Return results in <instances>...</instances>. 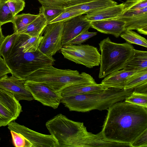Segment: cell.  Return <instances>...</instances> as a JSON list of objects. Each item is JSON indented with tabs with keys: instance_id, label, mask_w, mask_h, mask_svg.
Listing matches in <instances>:
<instances>
[{
	"instance_id": "6da1fadb",
	"label": "cell",
	"mask_w": 147,
	"mask_h": 147,
	"mask_svg": "<svg viewBox=\"0 0 147 147\" xmlns=\"http://www.w3.org/2000/svg\"><path fill=\"white\" fill-rule=\"evenodd\" d=\"M107 110L101 131L107 140L129 146L147 129V108L124 101Z\"/></svg>"
},
{
	"instance_id": "d590c367",
	"label": "cell",
	"mask_w": 147,
	"mask_h": 147,
	"mask_svg": "<svg viewBox=\"0 0 147 147\" xmlns=\"http://www.w3.org/2000/svg\"><path fill=\"white\" fill-rule=\"evenodd\" d=\"M133 92L140 94H147V82L141 84L135 88Z\"/></svg>"
},
{
	"instance_id": "8992f818",
	"label": "cell",
	"mask_w": 147,
	"mask_h": 147,
	"mask_svg": "<svg viewBox=\"0 0 147 147\" xmlns=\"http://www.w3.org/2000/svg\"><path fill=\"white\" fill-rule=\"evenodd\" d=\"M99 45L101 53L100 78L123 69L134 55L132 45L127 42H112L108 37L100 41Z\"/></svg>"
},
{
	"instance_id": "5b68a950",
	"label": "cell",
	"mask_w": 147,
	"mask_h": 147,
	"mask_svg": "<svg viewBox=\"0 0 147 147\" xmlns=\"http://www.w3.org/2000/svg\"><path fill=\"white\" fill-rule=\"evenodd\" d=\"M4 60L12 75L22 79L40 68L53 65L55 61L38 49L34 52H23L18 40L9 56Z\"/></svg>"
},
{
	"instance_id": "7a4b0ae2",
	"label": "cell",
	"mask_w": 147,
	"mask_h": 147,
	"mask_svg": "<svg viewBox=\"0 0 147 147\" xmlns=\"http://www.w3.org/2000/svg\"><path fill=\"white\" fill-rule=\"evenodd\" d=\"M134 90L106 88L92 93L63 97L61 103L70 111L85 112L95 109L107 110L115 103L125 100Z\"/></svg>"
},
{
	"instance_id": "277c9868",
	"label": "cell",
	"mask_w": 147,
	"mask_h": 147,
	"mask_svg": "<svg viewBox=\"0 0 147 147\" xmlns=\"http://www.w3.org/2000/svg\"><path fill=\"white\" fill-rule=\"evenodd\" d=\"M23 79L42 83L59 93L74 85L97 84L92 76L85 72L80 73L76 70L58 69L52 65L40 68Z\"/></svg>"
},
{
	"instance_id": "ab89813d",
	"label": "cell",
	"mask_w": 147,
	"mask_h": 147,
	"mask_svg": "<svg viewBox=\"0 0 147 147\" xmlns=\"http://www.w3.org/2000/svg\"></svg>"
},
{
	"instance_id": "4fadbf2b",
	"label": "cell",
	"mask_w": 147,
	"mask_h": 147,
	"mask_svg": "<svg viewBox=\"0 0 147 147\" xmlns=\"http://www.w3.org/2000/svg\"><path fill=\"white\" fill-rule=\"evenodd\" d=\"M91 27L90 22L84 16H79L64 23L62 38V46L66 44L82 32Z\"/></svg>"
},
{
	"instance_id": "52a82bcc",
	"label": "cell",
	"mask_w": 147,
	"mask_h": 147,
	"mask_svg": "<svg viewBox=\"0 0 147 147\" xmlns=\"http://www.w3.org/2000/svg\"><path fill=\"white\" fill-rule=\"evenodd\" d=\"M64 57L88 68L99 66L101 55L97 48L89 45L62 46L60 50Z\"/></svg>"
},
{
	"instance_id": "44dd1931",
	"label": "cell",
	"mask_w": 147,
	"mask_h": 147,
	"mask_svg": "<svg viewBox=\"0 0 147 147\" xmlns=\"http://www.w3.org/2000/svg\"><path fill=\"white\" fill-rule=\"evenodd\" d=\"M48 24L43 14L39 12L37 17L19 34H25L31 37L39 36L42 35Z\"/></svg>"
},
{
	"instance_id": "f546056e",
	"label": "cell",
	"mask_w": 147,
	"mask_h": 147,
	"mask_svg": "<svg viewBox=\"0 0 147 147\" xmlns=\"http://www.w3.org/2000/svg\"><path fill=\"white\" fill-rule=\"evenodd\" d=\"M6 2L13 16L22 11L25 5L24 0H6Z\"/></svg>"
},
{
	"instance_id": "9a60e30c",
	"label": "cell",
	"mask_w": 147,
	"mask_h": 147,
	"mask_svg": "<svg viewBox=\"0 0 147 147\" xmlns=\"http://www.w3.org/2000/svg\"><path fill=\"white\" fill-rule=\"evenodd\" d=\"M117 18L125 22V30H136L139 33L147 34V7L138 13L132 16Z\"/></svg>"
},
{
	"instance_id": "7c38bea8",
	"label": "cell",
	"mask_w": 147,
	"mask_h": 147,
	"mask_svg": "<svg viewBox=\"0 0 147 147\" xmlns=\"http://www.w3.org/2000/svg\"><path fill=\"white\" fill-rule=\"evenodd\" d=\"M25 82L23 79L6 75L0 78V88L11 93L19 101L22 100L31 101L34 100L33 98L26 88Z\"/></svg>"
},
{
	"instance_id": "8d00e7d4",
	"label": "cell",
	"mask_w": 147,
	"mask_h": 147,
	"mask_svg": "<svg viewBox=\"0 0 147 147\" xmlns=\"http://www.w3.org/2000/svg\"><path fill=\"white\" fill-rule=\"evenodd\" d=\"M95 0H67L68 6L90 2Z\"/></svg>"
},
{
	"instance_id": "2e32d148",
	"label": "cell",
	"mask_w": 147,
	"mask_h": 147,
	"mask_svg": "<svg viewBox=\"0 0 147 147\" xmlns=\"http://www.w3.org/2000/svg\"><path fill=\"white\" fill-rule=\"evenodd\" d=\"M123 7V3L87 12L84 16L90 22L117 18L121 15Z\"/></svg>"
},
{
	"instance_id": "1f68e13d",
	"label": "cell",
	"mask_w": 147,
	"mask_h": 147,
	"mask_svg": "<svg viewBox=\"0 0 147 147\" xmlns=\"http://www.w3.org/2000/svg\"><path fill=\"white\" fill-rule=\"evenodd\" d=\"M84 14L83 12L80 11L65 10L49 24L61 21L65 22L75 17Z\"/></svg>"
},
{
	"instance_id": "603a6c76",
	"label": "cell",
	"mask_w": 147,
	"mask_h": 147,
	"mask_svg": "<svg viewBox=\"0 0 147 147\" xmlns=\"http://www.w3.org/2000/svg\"><path fill=\"white\" fill-rule=\"evenodd\" d=\"M147 82V69L137 72L128 79L123 88L134 89L137 86Z\"/></svg>"
},
{
	"instance_id": "d6a6232c",
	"label": "cell",
	"mask_w": 147,
	"mask_h": 147,
	"mask_svg": "<svg viewBox=\"0 0 147 147\" xmlns=\"http://www.w3.org/2000/svg\"><path fill=\"white\" fill-rule=\"evenodd\" d=\"M42 5L64 8L68 6L67 0H38Z\"/></svg>"
},
{
	"instance_id": "74e56055",
	"label": "cell",
	"mask_w": 147,
	"mask_h": 147,
	"mask_svg": "<svg viewBox=\"0 0 147 147\" xmlns=\"http://www.w3.org/2000/svg\"><path fill=\"white\" fill-rule=\"evenodd\" d=\"M1 26L0 24V46L5 37L3 34Z\"/></svg>"
},
{
	"instance_id": "ba28073f",
	"label": "cell",
	"mask_w": 147,
	"mask_h": 147,
	"mask_svg": "<svg viewBox=\"0 0 147 147\" xmlns=\"http://www.w3.org/2000/svg\"><path fill=\"white\" fill-rule=\"evenodd\" d=\"M64 21L48 24L45 28L44 35L38 49L47 56L53 57L62 46V38Z\"/></svg>"
},
{
	"instance_id": "3957f363",
	"label": "cell",
	"mask_w": 147,
	"mask_h": 147,
	"mask_svg": "<svg viewBox=\"0 0 147 147\" xmlns=\"http://www.w3.org/2000/svg\"><path fill=\"white\" fill-rule=\"evenodd\" d=\"M46 126L57 140L58 147H89L92 133L83 122L70 119L60 113L48 120Z\"/></svg>"
},
{
	"instance_id": "9c48e42d",
	"label": "cell",
	"mask_w": 147,
	"mask_h": 147,
	"mask_svg": "<svg viewBox=\"0 0 147 147\" xmlns=\"http://www.w3.org/2000/svg\"><path fill=\"white\" fill-rule=\"evenodd\" d=\"M10 131L19 133L25 139L27 147H58V142L51 134L40 133L20 125L14 121L7 125Z\"/></svg>"
},
{
	"instance_id": "f1b7e54d",
	"label": "cell",
	"mask_w": 147,
	"mask_h": 147,
	"mask_svg": "<svg viewBox=\"0 0 147 147\" xmlns=\"http://www.w3.org/2000/svg\"><path fill=\"white\" fill-rule=\"evenodd\" d=\"M123 4V11L140 10L147 7V0H126Z\"/></svg>"
},
{
	"instance_id": "30bf717a",
	"label": "cell",
	"mask_w": 147,
	"mask_h": 147,
	"mask_svg": "<svg viewBox=\"0 0 147 147\" xmlns=\"http://www.w3.org/2000/svg\"><path fill=\"white\" fill-rule=\"evenodd\" d=\"M24 85L31 94L34 100L54 109L59 106L62 97L60 93L55 92L46 85L39 82L26 80Z\"/></svg>"
},
{
	"instance_id": "f35d334b",
	"label": "cell",
	"mask_w": 147,
	"mask_h": 147,
	"mask_svg": "<svg viewBox=\"0 0 147 147\" xmlns=\"http://www.w3.org/2000/svg\"><path fill=\"white\" fill-rule=\"evenodd\" d=\"M1 140V138H0V142Z\"/></svg>"
},
{
	"instance_id": "4dcf8cb0",
	"label": "cell",
	"mask_w": 147,
	"mask_h": 147,
	"mask_svg": "<svg viewBox=\"0 0 147 147\" xmlns=\"http://www.w3.org/2000/svg\"><path fill=\"white\" fill-rule=\"evenodd\" d=\"M96 32H90L88 30H85L68 42L65 45H80L89 38L97 34Z\"/></svg>"
},
{
	"instance_id": "484cf974",
	"label": "cell",
	"mask_w": 147,
	"mask_h": 147,
	"mask_svg": "<svg viewBox=\"0 0 147 147\" xmlns=\"http://www.w3.org/2000/svg\"><path fill=\"white\" fill-rule=\"evenodd\" d=\"M65 11L64 8L42 5L39 8V12L45 16L48 24Z\"/></svg>"
},
{
	"instance_id": "cb8c5ba5",
	"label": "cell",
	"mask_w": 147,
	"mask_h": 147,
	"mask_svg": "<svg viewBox=\"0 0 147 147\" xmlns=\"http://www.w3.org/2000/svg\"><path fill=\"white\" fill-rule=\"evenodd\" d=\"M18 36V34L13 33L5 37L0 46V56H2L4 60L10 53L17 40Z\"/></svg>"
},
{
	"instance_id": "e575fe53",
	"label": "cell",
	"mask_w": 147,
	"mask_h": 147,
	"mask_svg": "<svg viewBox=\"0 0 147 147\" xmlns=\"http://www.w3.org/2000/svg\"><path fill=\"white\" fill-rule=\"evenodd\" d=\"M11 73L4 59L0 56V78Z\"/></svg>"
},
{
	"instance_id": "836d02e7",
	"label": "cell",
	"mask_w": 147,
	"mask_h": 147,
	"mask_svg": "<svg viewBox=\"0 0 147 147\" xmlns=\"http://www.w3.org/2000/svg\"><path fill=\"white\" fill-rule=\"evenodd\" d=\"M131 147H147V129L129 145Z\"/></svg>"
},
{
	"instance_id": "7402d4cb",
	"label": "cell",
	"mask_w": 147,
	"mask_h": 147,
	"mask_svg": "<svg viewBox=\"0 0 147 147\" xmlns=\"http://www.w3.org/2000/svg\"><path fill=\"white\" fill-rule=\"evenodd\" d=\"M29 13L17 14L13 17L12 23L13 33L19 34L25 29L38 16Z\"/></svg>"
},
{
	"instance_id": "ac0fdd59",
	"label": "cell",
	"mask_w": 147,
	"mask_h": 147,
	"mask_svg": "<svg viewBox=\"0 0 147 147\" xmlns=\"http://www.w3.org/2000/svg\"><path fill=\"white\" fill-rule=\"evenodd\" d=\"M106 88L100 84H82L70 86L60 92L62 97L92 93L102 90Z\"/></svg>"
},
{
	"instance_id": "4316f807",
	"label": "cell",
	"mask_w": 147,
	"mask_h": 147,
	"mask_svg": "<svg viewBox=\"0 0 147 147\" xmlns=\"http://www.w3.org/2000/svg\"><path fill=\"white\" fill-rule=\"evenodd\" d=\"M13 17L6 0H0V24L2 26L7 23H12Z\"/></svg>"
},
{
	"instance_id": "d4e9b609",
	"label": "cell",
	"mask_w": 147,
	"mask_h": 147,
	"mask_svg": "<svg viewBox=\"0 0 147 147\" xmlns=\"http://www.w3.org/2000/svg\"><path fill=\"white\" fill-rule=\"evenodd\" d=\"M120 36L125 40L127 43L130 44H135L147 47V40L131 30H125Z\"/></svg>"
},
{
	"instance_id": "e0dca14e",
	"label": "cell",
	"mask_w": 147,
	"mask_h": 147,
	"mask_svg": "<svg viewBox=\"0 0 147 147\" xmlns=\"http://www.w3.org/2000/svg\"><path fill=\"white\" fill-rule=\"evenodd\" d=\"M139 71H128L124 69L112 73L104 78L101 84L106 88L123 89L128 79Z\"/></svg>"
},
{
	"instance_id": "8fae6325",
	"label": "cell",
	"mask_w": 147,
	"mask_h": 147,
	"mask_svg": "<svg viewBox=\"0 0 147 147\" xmlns=\"http://www.w3.org/2000/svg\"><path fill=\"white\" fill-rule=\"evenodd\" d=\"M22 111V106L14 96L0 88V127L14 121Z\"/></svg>"
},
{
	"instance_id": "ffe728a7",
	"label": "cell",
	"mask_w": 147,
	"mask_h": 147,
	"mask_svg": "<svg viewBox=\"0 0 147 147\" xmlns=\"http://www.w3.org/2000/svg\"><path fill=\"white\" fill-rule=\"evenodd\" d=\"M128 71H140L147 69V52L134 50L131 59L123 69Z\"/></svg>"
},
{
	"instance_id": "5bb4252c",
	"label": "cell",
	"mask_w": 147,
	"mask_h": 147,
	"mask_svg": "<svg viewBox=\"0 0 147 147\" xmlns=\"http://www.w3.org/2000/svg\"><path fill=\"white\" fill-rule=\"evenodd\" d=\"M125 22L117 18L90 22L91 27L117 38L125 30Z\"/></svg>"
},
{
	"instance_id": "83f0119b",
	"label": "cell",
	"mask_w": 147,
	"mask_h": 147,
	"mask_svg": "<svg viewBox=\"0 0 147 147\" xmlns=\"http://www.w3.org/2000/svg\"><path fill=\"white\" fill-rule=\"evenodd\" d=\"M125 101L147 108V94H140L133 92L125 99Z\"/></svg>"
},
{
	"instance_id": "d6986e66",
	"label": "cell",
	"mask_w": 147,
	"mask_h": 147,
	"mask_svg": "<svg viewBox=\"0 0 147 147\" xmlns=\"http://www.w3.org/2000/svg\"><path fill=\"white\" fill-rule=\"evenodd\" d=\"M117 4V3L113 0H95L74 5L68 6L64 9L66 11H80L85 14L92 11Z\"/></svg>"
}]
</instances>
